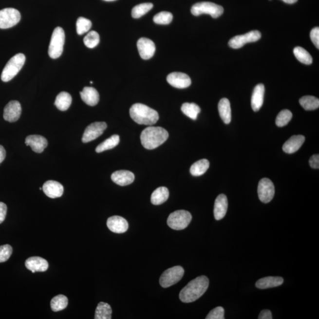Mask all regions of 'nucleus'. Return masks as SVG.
<instances>
[{"instance_id": "1", "label": "nucleus", "mask_w": 319, "mask_h": 319, "mask_svg": "<svg viewBox=\"0 0 319 319\" xmlns=\"http://www.w3.org/2000/svg\"><path fill=\"white\" fill-rule=\"evenodd\" d=\"M209 279L205 276H199L191 280L180 291V300L186 303L197 300L206 292L209 287Z\"/></svg>"}, {"instance_id": "2", "label": "nucleus", "mask_w": 319, "mask_h": 319, "mask_svg": "<svg viewBox=\"0 0 319 319\" xmlns=\"http://www.w3.org/2000/svg\"><path fill=\"white\" fill-rule=\"evenodd\" d=\"M168 137V132L160 127L146 128L140 135L141 144L144 148L148 150L156 149L165 143Z\"/></svg>"}, {"instance_id": "3", "label": "nucleus", "mask_w": 319, "mask_h": 319, "mask_svg": "<svg viewBox=\"0 0 319 319\" xmlns=\"http://www.w3.org/2000/svg\"><path fill=\"white\" fill-rule=\"evenodd\" d=\"M130 116L138 124L151 126L159 120V113L156 110L142 104H135L130 110Z\"/></svg>"}, {"instance_id": "4", "label": "nucleus", "mask_w": 319, "mask_h": 319, "mask_svg": "<svg viewBox=\"0 0 319 319\" xmlns=\"http://www.w3.org/2000/svg\"><path fill=\"white\" fill-rule=\"evenodd\" d=\"M26 57L23 54H16L11 58L2 72L1 78L2 81H10L15 77L23 68Z\"/></svg>"}, {"instance_id": "5", "label": "nucleus", "mask_w": 319, "mask_h": 319, "mask_svg": "<svg viewBox=\"0 0 319 319\" xmlns=\"http://www.w3.org/2000/svg\"><path fill=\"white\" fill-rule=\"evenodd\" d=\"M65 40L63 29L60 27H56L53 32L49 47V55L52 59H57L62 55Z\"/></svg>"}, {"instance_id": "6", "label": "nucleus", "mask_w": 319, "mask_h": 319, "mask_svg": "<svg viewBox=\"0 0 319 319\" xmlns=\"http://www.w3.org/2000/svg\"><path fill=\"white\" fill-rule=\"evenodd\" d=\"M224 11V8L221 5L206 1L198 2L191 8V13L193 16H198L207 14L215 19L223 15Z\"/></svg>"}, {"instance_id": "7", "label": "nucleus", "mask_w": 319, "mask_h": 319, "mask_svg": "<svg viewBox=\"0 0 319 319\" xmlns=\"http://www.w3.org/2000/svg\"><path fill=\"white\" fill-rule=\"evenodd\" d=\"M192 216L189 212L185 210H176L171 213L168 219V225L171 229L182 230L190 223Z\"/></svg>"}, {"instance_id": "8", "label": "nucleus", "mask_w": 319, "mask_h": 319, "mask_svg": "<svg viewBox=\"0 0 319 319\" xmlns=\"http://www.w3.org/2000/svg\"><path fill=\"white\" fill-rule=\"evenodd\" d=\"M184 269L181 266H175L168 269L161 276L159 282L161 286L168 288L178 282L184 277Z\"/></svg>"}, {"instance_id": "9", "label": "nucleus", "mask_w": 319, "mask_h": 319, "mask_svg": "<svg viewBox=\"0 0 319 319\" xmlns=\"http://www.w3.org/2000/svg\"><path fill=\"white\" fill-rule=\"evenodd\" d=\"M20 19V13L15 8H7L0 10V29L11 28L19 23Z\"/></svg>"}, {"instance_id": "10", "label": "nucleus", "mask_w": 319, "mask_h": 319, "mask_svg": "<svg viewBox=\"0 0 319 319\" xmlns=\"http://www.w3.org/2000/svg\"><path fill=\"white\" fill-rule=\"evenodd\" d=\"M275 194V188L273 183L268 178L260 180L258 187V195L261 201L264 204L269 203L273 199Z\"/></svg>"}, {"instance_id": "11", "label": "nucleus", "mask_w": 319, "mask_h": 319, "mask_svg": "<svg viewBox=\"0 0 319 319\" xmlns=\"http://www.w3.org/2000/svg\"><path fill=\"white\" fill-rule=\"evenodd\" d=\"M261 38V33L258 30H253L245 35L235 36L229 40L228 44L233 49H239L246 43L255 42L260 40Z\"/></svg>"}, {"instance_id": "12", "label": "nucleus", "mask_w": 319, "mask_h": 319, "mask_svg": "<svg viewBox=\"0 0 319 319\" xmlns=\"http://www.w3.org/2000/svg\"><path fill=\"white\" fill-rule=\"evenodd\" d=\"M107 128V125L105 122H95L90 124L85 130L82 138V142L87 143L96 139L103 134Z\"/></svg>"}, {"instance_id": "13", "label": "nucleus", "mask_w": 319, "mask_h": 319, "mask_svg": "<svg viewBox=\"0 0 319 319\" xmlns=\"http://www.w3.org/2000/svg\"><path fill=\"white\" fill-rule=\"evenodd\" d=\"M137 48L140 56L144 60L150 59L156 52V46L151 40L143 38L137 41Z\"/></svg>"}, {"instance_id": "14", "label": "nucleus", "mask_w": 319, "mask_h": 319, "mask_svg": "<svg viewBox=\"0 0 319 319\" xmlns=\"http://www.w3.org/2000/svg\"><path fill=\"white\" fill-rule=\"evenodd\" d=\"M169 84L176 88H187L191 85V79L188 75L181 72H173L167 77Z\"/></svg>"}, {"instance_id": "15", "label": "nucleus", "mask_w": 319, "mask_h": 319, "mask_svg": "<svg viewBox=\"0 0 319 319\" xmlns=\"http://www.w3.org/2000/svg\"><path fill=\"white\" fill-rule=\"evenodd\" d=\"M21 107L18 101H12L5 107L3 117L5 121L14 123L20 117Z\"/></svg>"}, {"instance_id": "16", "label": "nucleus", "mask_w": 319, "mask_h": 319, "mask_svg": "<svg viewBox=\"0 0 319 319\" xmlns=\"http://www.w3.org/2000/svg\"><path fill=\"white\" fill-rule=\"evenodd\" d=\"M27 146H30L32 150L37 153H41L48 146V141L43 136L39 135H30L25 141Z\"/></svg>"}, {"instance_id": "17", "label": "nucleus", "mask_w": 319, "mask_h": 319, "mask_svg": "<svg viewBox=\"0 0 319 319\" xmlns=\"http://www.w3.org/2000/svg\"><path fill=\"white\" fill-rule=\"evenodd\" d=\"M107 225L111 231L117 234L126 232L129 228L127 221L119 216H113L108 218Z\"/></svg>"}, {"instance_id": "18", "label": "nucleus", "mask_w": 319, "mask_h": 319, "mask_svg": "<svg viewBox=\"0 0 319 319\" xmlns=\"http://www.w3.org/2000/svg\"><path fill=\"white\" fill-rule=\"evenodd\" d=\"M42 190L49 198L55 199L60 198L62 196L64 188L59 182L54 180H49L44 183Z\"/></svg>"}, {"instance_id": "19", "label": "nucleus", "mask_w": 319, "mask_h": 319, "mask_svg": "<svg viewBox=\"0 0 319 319\" xmlns=\"http://www.w3.org/2000/svg\"><path fill=\"white\" fill-rule=\"evenodd\" d=\"M25 265L32 273L36 272H44L48 270V262L45 259L39 257H30L25 263Z\"/></svg>"}, {"instance_id": "20", "label": "nucleus", "mask_w": 319, "mask_h": 319, "mask_svg": "<svg viewBox=\"0 0 319 319\" xmlns=\"http://www.w3.org/2000/svg\"><path fill=\"white\" fill-rule=\"evenodd\" d=\"M227 199L224 194H221L216 198L214 205L213 213L216 220L220 221L225 217L227 210Z\"/></svg>"}, {"instance_id": "21", "label": "nucleus", "mask_w": 319, "mask_h": 319, "mask_svg": "<svg viewBox=\"0 0 319 319\" xmlns=\"http://www.w3.org/2000/svg\"><path fill=\"white\" fill-rule=\"evenodd\" d=\"M112 179L115 184L124 187L131 184L134 182L135 176L131 171L118 170L112 174Z\"/></svg>"}, {"instance_id": "22", "label": "nucleus", "mask_w": 319, "mask_h": 319, "mask_svg": "<svg viewBox=\"0 0 319 319\" xmlns=\"http://www.w3.org/2000/svg\"><path fill=\"white\" fill-rule=\"evenodd\" d=\"M265 87L262 84L257 85L255 87L251 97V107L254 112H259L263 103Z\"/></svg>"}, {"instance_id": "23", "label": "nucleus", "mask_w": 319, "mask_h": 319, "mask_svg": "<svg viewBox=\"0 0 319 319\" xmlns=\"http://www.w3.org/2000/svg\"><path fill=\"white\" fill-rule=\"evenodd\" d=\"M305 141L304 136L302 135H293L282 146V150L288 154H292L298 151Z\"/></svg>"}, {"instance_id": "24", "label": "nucleus", "mask_w": 319, "mask_h": 319, "mask_svg": "<svg viewBox=\"0 0 319 319\" xmlns=\"http://www.w3.org/2000/svg\"><path fill=\"white\" fill-rule=\"evenodd\" d=\"M80 95L82 101L90 106H95L99 101V93L93 87H85L80 92Z\"/></svg>"}, {"instance_id": "25", "label": "nucleus", "mask_w": 319, "mask_h": 319, "mask_svg": "<svg viewBox=\"0 0 319 319\" xmlns=\"http://www.w3.org/2000/svg\"><path fill=\"white\" fill-rule=\"evenodd\" d=\"M284 279L281 277H267L261 279L256 282L255 285L260 289L279 287L283 283Z\"/></svg>"}, {"instance_id": "26", "label": "nucleus", "mask_w": 319, "mask_h": 319, "mask_svg": "<svg viewBox=\"0 0 319 319\" xmlns=\"http://www.w3.org/2000/svg\"><path fill=\"white\" fill-rule=\"evenodd\" d=\"M219 113L224 123L228 124L231 121V109L230 102L227 98L221 99L218 104Z\"/></svg>"}, {"instance_id": "27", "label": "nucleus", "mask_w": 319, "mask_h": 319, "mask_svg": "<svg viewBox=\"0 0 319 319\" xmlns=\"http://www.w3.org/2000/svg\"><path fill=\"white\" fill-rule=\"evenodd\" d=\"M169 197L168 188L166 187L158 188L153 191L151 196V203L155 205H159L165 203Z\"/></svg>"}, {"instance_id": "28", "label": "nucleus", "mask_w": 319, "mask_h": 319, "mask_svg": "<svg viewBox=\"0 0 319 319\" xmlns=\"http://www.w3.org/2000/svg\"><path fill=\"white\" fill-rule=\"evenodd\" d=\"M72 96L68 93L62 92L58 94L55 100V105L58 110L65 112L69 109L72 104Z\"/></svg>"}, {"instance_id": "29", "label": "nucleus", "mask_w": 319, "mask_h": 319, "mask_svg": "<svg viewBox=\"0 0 319 319\" xmlns=\"http://www.w3.org/2000/svg\"><path fill=\"white\" fill-rule=\"evenodd\" d=\"M209 168V162L206 159H202L191 165L190 172L194 176L203 175Z\"/></svg>"}, {"instance_id": "30", "label": "nucleus", "mask_w": 319, "mask_h": 319, "mask_svg": "<svg viewBox=\"0 0 319 319\" xmlns=\"http://www.w3.org/2000/svg\"><path fill=\"white\" fill-rule=\"evenodd\" d=\"M112 309L110 305L100 302L95 310V319H111L112 318Z\"/></svg>"}, {"instance_id": "31", "label": "nucleus", "mask_w": 319, "mask_h": 319, "mask_svg": "<svg viewBox=\"0 0 319 319\" xmlns=\"http://www.w3.org/2000/svg\"><path fill=\"white\" fill-rule=\"evenodd\" d=\"M120 143V137L118 135H113L112 137L99 144L96 148V152H101L114 148Z\"/></svg>"}, {"instance_id": "32", "label": "nucleus", "mask_w": 319, "mask_h": 319, "mask_svg": "<svg viewBox=\"0 0 319 319\" xmlns=\"http://www.w3.org/2000/svg\"><path fill=\"white\" fill-rule=\"evenodd\" d=\"M181 110L185 115L193 120H196L199 113L201 112V108L198 105L195 103H188V102H186L182 105Z\"/></svg>"}, {"instance_id": "33", "label": "nucleus", "mask_w": 319, "mask_h": 319, "mask_svg": "<svg viewBox=\"0 0 319 319\" xmlns=\"http://www.w3.org/2000/svg\"><path fill=\"white\" fill-rule=\"evenodd\" d=\"M68 304V299L65 296L58 295L52 299L51 309L55 312L62 311L67 307Z\"/></svg>"}, {"instance_id": "34", "label": "nucleus", "mask_w": 319, "mask_h": 319, "mask_svg": "<svg viewBox=\"0 0 319 319\" xmlns=\"http://www.w3.org/2000/svg\"><path fill=\"white\" fill-rule=\"evenodd\" d=\"M300 104L305 110L311 111L318 109L319 100L313 96H304L299 100Z\"/></svg>"}, {"instance_id": "35", "label": "nucleus", "mask_w": 319, "mask_h": 319, "mask_svg": "<svg viewBox=\"0 0 319 319\" xmlns=\"http://www.w3.org/2000/svg\"><path fill=\"white\" fill-rule=\"evenodd\" d=\"M294 54H295L297 59L305 65H310L313 62V59L311 55L306 50L301 48V47H296L294 49Z\"/></svg>"}, {"instance_id": "36", "label": "nucleus", "mask_w": 319, "mask_h": 319, "mask_svg": "<svg viewBox=\"0 0 319 319\" xmlns=\"http://www.w3.org/2000/svg\"><path fill=\"white\" fill-rule=\"evenodd\" d=\"M152 7H153V4L150 3V2L136 5L132 8V17L134 19H139L150 11Z\"/></svg>"}, {"instance_id": "37", "label": "nucleus", "mask_w": 319, "mask_h": 319, "mask_svg": "<svg viewBox=\"0 0 319 319\" xmlns=\"http://www.w3.org/2000/svg\"><path fill=\"white\" fill-rule=\"evenodd\" d=\"M292 117L293 114L290 111L288 110H282L277 115L276 124L278 127H284L289 123Z\"/></svg>"}, {"instance_id": "38", "label": "nucleus", "mask_w": 319, "mask_h": 319, "mask_svg": "<svg viewBox=\"0 0 319 319\" xmlns=\"http://www.w3.org/2000/svg\"><path fill=\"white\" fill-rule=\"evenodd\" d=\"M99 35L95 31L89 32L84 38L85 45L88 48L93 49L99 43Z\"/></svg>"}, {"instance_id": "39", "label": "nucleus", "mask_w": 319, "mask_h": 319, "mask_svg": "<svg viewBox=\"0 0 319 319\" xmlns=\"http://www.w3.org/2000/svg\"><path fill=\"white\" fill-rule=\"evenodd\" d=\"M92 27V22L87 19L80 18L77 19L76 21V31L77 34L82 35L87 33Z\"/></svg>"}, {"instance_id": "40", "label": "nucleus", "mask_w": 319, "mask_h": 319, "mask_svg": "<svg viewBox=\"0 0 319 319\" xmlns=\"http://www.w3.org/2000/svg\"><path fill=\"white\" fill-rule=\"evenodd\" d=\"M173 20V15L170 12H162L154 16L153 21L157 24L167 25Z\"/></svg>"}, {"instance_id": "41", "label": "nucleus", "mask_w": 319, "mask_h": 319, "mask_svg": "<svg viewBox=\"0 0 319 319\" xmlns=\"http://www.w3.org/2000/svg\"><path fill=\"white\" fill-rule=\"evenodd\" d=\"M13 252L12 246L10 245L0 246V263L7 262L10 259Z\"/></svg>"}, {"instance_id": "42", "label": "nucleus", "mask_w": 319, "mask_h": 319, "mask_svg": "<svg viewBox=\"0 0 319 319\" xmlns=\"http://www.w3.org/2000/svg\"><path fill=\"white\" fill-rule=\"evenodd\" d=\"M225 311L223 307H215L206 317V319H224Z\"/></svg>"}, {"instance_id": "43", "label": "nucleus", "mask_w": 319, "mask_h": 319, "mask_svg": "<svg viewBox=\"0 0 319 319\" xmlns=\"http://www.w3.org/2000/svg\"><path fill=\"white\" fill-rule=\"evenodd\" d=\"M310 38L313 44H315L316 48L319 49V27H315V28L312 30L310 32Z\"/></svg>"}, {"instance_id": "44", "label": "nucleus", "mask_w": 319, "mask_h": 319, "mask_svg": "<svg viewBox=\"0 0 319 319\" xmlns=\"http://www.w3.org/2000/svg\"><path fill=\"white\" fill-rule=\"evenodd\" d=\"M7 205L3 202H0V224L3 223L7 215Z\"/></svg>"}, {"instance_id": "45", "label": "nucleus", "mask_w": 319, "mask_h": 319, "mask_svg": "<svg viewBox=\"0 0 319 319\" xmlns=\"http://www.w3.org/2000/svg\"><path fill=\"white\" fill-rule=\"evenodd\" d=\"M310 167L318 169L319 168V154L313 155L309 160Z\"/></svg>"}, {"instance_id": "46", "label": "nucleus", "mask_w": 319, "mask_h": 319, "mask_svg": "<svg viewBox=\"0 0 319 319\" xmlns=\"http://www.w3.org/2000/svg\"><path fill=\"white\" fill-rule=\"evenodd\" d=\"M259 319H272L273 316L272 313L269 310H263L260 313L259 316Z\"/></svg>"}, {"instance_id": "47", "label": "nucleus", "mask_w": 319, "mask_h": 319, "mask_svg": "<svg viewBox=\"0 0 319 319\" xmlns=\"http://www.w3.org/2000/svg\"><path fill=\"white\" fill-rule=\"evenodd\" d=\"M6 156V152L3 146L0 145V164H1L5 159Z\"/></svg>"}, {"instance_id": "48", "label": "nucleus", "mask_w": 319, "mask_h": 319, "mask_svg": "<svg viewBox=\"0 0 319 319\" xmlns=\"http://www.w3.org/2000/svg\"><path fill=\"white\" fill-rule=\"evenodd\" d=\"M285 3L287 4H294L298 0H282Z\"/></svg>"}, {"instance_id": "49", "label": "nucleus", "mask_w": 319, "mask_h": 319, "mask_svg": "<svg viewBox=\"0 0 319 319\" xmlns=\"http://www.w3.org/2000/svg\"><path fill=\"white\" fill-rule=\"evenodd\" d=\"M104 1H115V0H104Z\"/></svg>"}]
</instances>
